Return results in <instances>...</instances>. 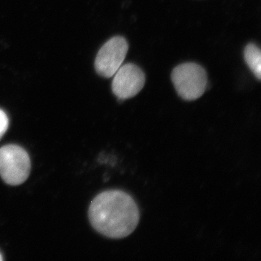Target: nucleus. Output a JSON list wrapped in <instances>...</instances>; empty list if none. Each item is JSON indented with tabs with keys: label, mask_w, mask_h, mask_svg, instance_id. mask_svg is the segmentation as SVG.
Masks as SVG:
<instances>
[{
	"label": "nucleus",
	"mask_w": 261,
	"mask_h": 261,
	"mask_svg": "<svg viewBox=\"0 0 261 261\" xmlns=\"http://www.w3.org/2000/svg\"><path fill=\"white\" fill-rule=\"evenodd\" d=\"M94 229L112 239L126 238L135 231L140 221L138 206L132 196L121 190L99 194L89 209Z\"/></svg>",
	"instance_id": "nucleus-1"
},
{
	"label": "nucleus",
	"mask_w": 261,
	"mask_h": 261,
	"mask_svg": "<svg viewBox=\"0 0 261 261\" xmlns=\"http://www.w3.org/2000/svg\"><path fill=\"white\" fill-rule=\"evenodd\" d=\"M171 80L179 97L187 101L198 99L207 88V73L197 63H187L178 65L171 73Z\"/></svg>",
	"instance_id": "nucleus-2"
},
{
	"label": "nucleus",
	"mask_w": 261,
	"mask_h": 261,
	"mask_svg": "<svg viewBox=\"0 0 261 261\" xmlns=\"http://www.w3.org/2000/svg\"><path fill=\"white\" fill-rule=\"evenodd\" d=\"M31 161L27 151L15 145L0 148V176L5 183L13 186L21 185L28 178Z\"/></svg>",
	"instance_id": "nucleus-3"
},
{
	"label": "nucleus",
	"mask_w": 261,
	"mask_h": 261,
	"mask_svg": "<svg viewBox=\"0 0 261 261\" xmlns=\"http://www.w3.org/2000/svg\"><path fill=\"white\" fill-rule=\"evenodd\" d=\"M128 50V44L122 37L109 39L98 51L94 67L98 74L105 78L113 76L123 64Z\"/></svg>",
	"instance_id": "nucleus-4"
},
{
	"label": "nucleus",
	"mask_w": 261,
	"mask_h": 261,
	"mask_svg": "<svg viewBox=\"0 0 261 261\" xmlns=\"http://www.w3.org/2000/svg\"><path fill=\"white\" fill-rule=\"evenodd\" d=\"M145 84V75L137 65L128 63L121 65L114 74L113 94L121 100L135 97Z\"/></svg>",
	"instance_id": "nucleus-5"
},
{
	"label": "nucleus",
	"mask_w": 261,
	"mask_h": 261,
	"mask_svg": "<svg viewBox=\"0 0 261 261\" xmlns=\"http://www.w3.org/2000/svg\"><path fill=\"white\" fill-rule=\"evenodd\" d=\"M245 62L258 80L261 79V53L256 44H247L244 51Z\"/></svg>",
	"instance_id": "nucleus-6"
},
{
	"label": "nucleus",
	"mask_w": 261,
	"mask_h": 261,
	"mask_svg": "<svg viewBox=\"0 0 261 261\" xmlns=\"http://www.w3.org/2000/svg\"><path fill=\"white\" fill-rule=\"evenodd\" d=\"M9 126V119L6 113L0 109V140L8 130Z\"/></svg>",
	"instance_id": "nucleus-7"
},
{
	"label": "nucleus",
	"mask_w": 261,
	"mask_h": 261,
	"mask_svg": "<svg viewBox=\"0 0 261 261\" xmlns=\"http://www.w3.org/2000/svg\"><path fill=\"white\" fill-rule=\"evenodd\" d=\"M3 260V255H2V254L0 253V261H2Z\"/></svg>",
	"instance_id": "nucleus-8"
}]
</instances>
